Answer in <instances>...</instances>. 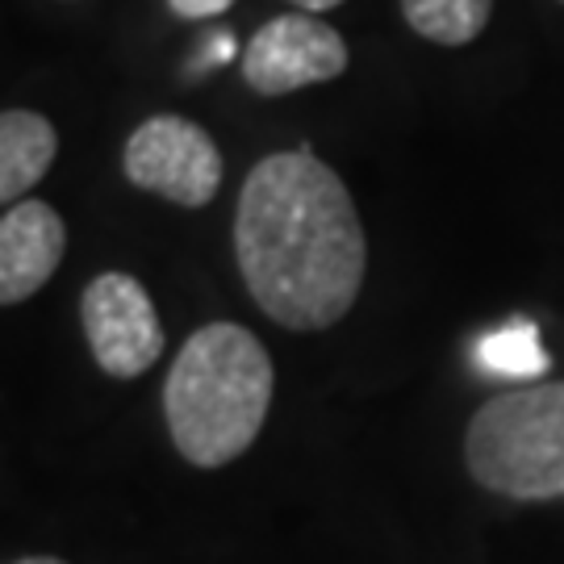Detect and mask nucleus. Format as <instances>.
I'll return each instance as SVG.
<instances>
[{
    "mask_svg": "<svg viewBox=\"0 0 564 564\" xmlns=\"http://www.w3.org/2000/svg\"><path fill=\"white\" fill-rule=\"evenodd\" d=\"M235 256L263 318L326 330L360 297L368 239L339 172L297 147L263 155L242 181Z\"/></svg>",
    "mask_w": 564,
    "mask_h": 564,
    "instance_id": "obj_1",
    "label": "nucleus"
},
{
    "mask_svg": "<svg viewBox=\"0 0 564 564\" xmlns=\"http://www.w3.org/2000/svg\"><path fill=\"white\" fill-rule=\"evenodd\" d=\"M272 389V356L247 326L209 323L193 330L163 381V419L176 452L197 468L239 460L260 440Z\"/></svg>",
    "mask_w": 564,
    "mask_h": 564,
    "instance_id": "obj_2",
    "label": "nucleus"
},
{
    "mask_svg": "<svg viewBox=\"0 0 564 564\" xmlns=\"http://www.w3.org/2000/svg\"><path fill=\"white\" fill-rule=\"evenodd\" d=\"M473 481L514 502L564 498V381L498 393L464 431Z\"/></svg>",
    "mask_w": 564,
    "mask_h": 564,
    "instance_id": "obj_3",
    "label": "nucleus"
},
{
    "mask_svg": "<svg viewBox=\"0 0 564 564\" xmlns=\"http://www.w3.org/2000/svg\"><path fill=\"white\" fill-rule=\"evenodd\" d=\"M121 172L134 188L184 209H202L223 188L218 142L209 139V130L181 113H155L142 121L126 139Z\"/></svg>",
    "mask_w": 564,
    "mask_h": 564,
    "instance_id": "obj_4",
    "label": "nucleus"
},
{
    "mask_svg": "<svg viewBox=\"0 0 564 564\" xmlns=\"http://www.w3.org/2000/svg\"><path fill=\"white\" fill-rule=\"evenodd\" d=\"M80 323L101 372L134 381L163 356V326L151 293L130 272H101L84 289Z\"/></svg>",
    "mask_w": 564,
    "mask_h": 564,
    "instance_id": "obj_5",
    "label": "nucleus"
},
{
    "mask_svg": "<svg viewBox=\"0 0 564 564\" xmlns=\"http://www.w3.org/2000/svg\"><path fill=\"white\" fill-rule=\"evenodd\" d=\"M347 72V42L314 13L272 18L242 55V80L260 97H289Z\"/></svg>",
    "mask_w": 564,
    "mask_h": 564,
    "instance_id": "obj_6",
    "label": "nucleus"
},
{
    "mask_svg": "<svg viewBox=\"0 0 564 564\" xmlns=\"http://www.w3.org/2000/svg\"><path fill=\"white\" fill-rule=\"evenodd\" d=\"M67 226L46 202L9 205L0 218V305H21L55 276Z\"/></svg>",
    "mask_w": 564,
    "mask_h": 564,
    "instance_id": "obj_7",
    "label": "nucleus"
},
{
    "mask_svg": "<svg viewBox=\"0 0 564 564\" xmlns=\"http://www.w3.org/2000/svg\"><path fill=\"white\" fill-rule=\"evenodd\" d=\"M59 151L55 126L34 109L0 113V202L21 205V197L51 172Z\"/></svg>",
    "mask_w": 564,
    "mask_h": 564,
    "instance_id": "obj_8",
    "label": "nucleus"
},
{
    "mask_svg": "<svg viewBox=\"0 0 564 564\" xmlns=\"http://www.w3.org/2000/svg\"><path fill=\"white\" fill-rule=\"evenodd\" d=\"M494 13V0H402L405 25L426 42L464 46L481 34Z\"/></svg>",
    "mask_w": 564,
    "mask_h": 564,
    "instance_id": "obj_9",
    "label": "nucleus"
},
{
    "mask_svg": "<svg viewBox=\"0 0 564 564\" xmlns=\"http://www.w3.org/2000/svg\"><path fill=\"white\" fill-rule=\"evenodd\" d=\"M477 360H481L489 377H510V381H535V377H544L547 364H552L544 343H540V330L527 318H514L502 330L485 335L477 343Z\"/></svg>",
    "mask_w": 564,
    "mask_h": 564,
    "instance_id": "obj_10",
    "label": "nucleus"
},
{
    "mask_svg": "<svg viewBox=\"0 0 564 564\" xmlns=\"http://www.w3.org/2000/svg\"><path fill=\"white\" fill-rule=\"evenodd\" d=\"M167 4L184 21H209V18H223L235 0H167Z\"/></svg>",
    "mask_w": 564,
    "mask_h": 564,
    "instance_id": "obj_11",
    "label": "nucleus"
},
{
    "mask_svg": "<svg viewBox=\"0 0 564 564\" xmlns=\"http://www.w3.org/2000/svg\"><path fill=\"white\" fill-rule=\"evenodd\" d=\"M289 4H297L302 13H314V18H318V13L335 9V4H343V0H289Z\"/></svg>",
    "mask_w": 564,
    "mask_h": 564,
    "instance_id": "obj_12",
    "label": "nucleus"
},
{
    "mask_svg": "<svg viewBox=\"0 0 564 564\" xmlns=\"http://www.w3.org/2000/svg\"><path fill=\"white\" fill-rule=\"evenodd\" d=\"M9 564H67L59 556H21V561H9Z\"/></svg>",
    "mask_w": 564,
    "mask_h": 564,
    "instance_id": "obj_13",
    "label": "nucleus"
}]
</instances>
